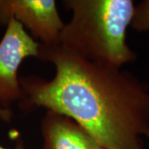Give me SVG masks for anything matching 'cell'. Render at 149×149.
<instances>
[{
    "label": "cell",
    "instance_id": "obj_1",
    "mask_svg": "<svg viewBox=\"0 0 149 149\" xmlns=\"http://www.w3.org/2000/svg\"><path fill=\"white\" fill-rule=\"evenodd\" d=\"M51 80L20 78L22 110L44 108L70 118L103 149H143L149 139V85L121 68L87 61L60 45H40Z\"/></svg>",
    "mask_w": 149,
    "mask_h": 149
},
{
    "label": "cell",
    "instance_id": "obj_2",
    "mask_svg": "<svg viewBox=\"0 0 149 149\" xmlns=\"http://www.w3.org/2000/svg\"><path fill=\"white\" fill-rule=\"evenodd\" d=\"M72 15L60 37V46L80 58L121 68L137 54L127 42L133 21V0H65Z\"/></svg>",
    "mask_w": 149,
    "mask_h": 149
},
{
    "label": "cell",
    "instance_id": "obj_3",
    "mask_svg": "<svg viewBox=\"0 0 149 149\" xmlns=\"http://www.w3.org/2000/svg\"><path fill=\"white\" fill-rule=\"evenodd\" d=\"M6 25L0 41V106L9 109L22 98L18 69L26 58L38 59L40 43L14 18H10Z\"/></svg>",
    "mask_w": 149,
    "mask_h": 149
},
{
    "label": "cell",
    "instance_id": "obj_4",
    "mask_svg": "<svg viewBox=\"0 0 149 149\" xmlns=\"http://www.w3.org/2000/svg\"><path fill=\"white\" fill-rule=\"evenodd\" d=\"M10 18L19 22L40 45H60L65 23L54 0H3L0 1V23Z\"/></svg>",
    "mask_w": 149,
    "mask_h": 149
},
{
    "label": "cell",
    "instance_id": "obj_5",
    "mask_svg": "<svg viewBox=\"0 0 149 149\" xmlns=\"http://www.w3.org/2000/svg\"><path fill=\"white\" fill-rule=\"evenodd\" d=\"M42 133V149H103L78 123L56 112L47 111Z\"/></svg>",
    "mask_w": 149,
    "mask_h": 149
},
{
    "label": "cell",
    "instance_id": "obj_6",
    "mask_svg": "<svg viewBox=\"0 0 149 149\" xmlns=\"http://www.w3.org/2000/svg\"><path fill=\"white\" fill-rule=\"evenodd\" d=\"M131 27L137 32H149V0H143L135 6Z\"/></svg>",
    "mask_w": 149,
    "mask_h": 149
},
{
    "label": "cell",
    "instance_id": "obj_7",
    "mask_svg": "<svg viewBox=\"0 0 149 149\" xmlns=\"http://www.w3.org/2000/svg\"><path fill=\"white\" fill-rule=\"evenodd\" d=\"M13 118V112L10 109H4L0 106V120L6 123H10Z\"/></svg>",
    "mask_w": 149,
    "mask_h": 149
},
{
    "label": "cell",
    "instance_id": "obj_8",
    "mask_svg": "<svg viewBox=\"0 0 149 149\" xmlns=\"http://www.w3.org/2000/svg\"><path fill=\"white\" fill-rule=\"evenodd\" d=\"M0 149H12V148H3V147H2V146H0ZM13 149H26L24 147H23V145L22 143H20L17 147H16L15 148H13Z\"/></svg>",
    "mask_w": 149,
    "mask_h": 149
}]
</instances>
